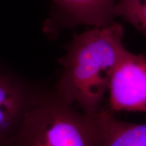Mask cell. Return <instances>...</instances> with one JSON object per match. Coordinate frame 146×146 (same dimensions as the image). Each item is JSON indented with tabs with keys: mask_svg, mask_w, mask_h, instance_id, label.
<instances>
[{
	"mask_svg": "<svg viewBox=\"0 0 146 146\" xmlns=\"http://www.w3.org/2000/svg\"><path fill=\"white\" fill-rule=\"evenodd\" d=\"M41 89L0 66V146L16 132Z\"/></svg>",
	"mask_w": 146,
	"mask_h": 146,
	"instance_id": "cell-4",
	"label": "cell"
},
{
	"mask_svg": "<svg viewBox=\"0 0 146 146\" xmlns=\"http://www.w3.org/2000/svg\"><path fill=\"white\" fill-rule=\"evenodd\" d=\"M124 29L114 23L74 35L58 59L62 66L54 89L62 99L94 115L103 106L113 72L130 53L123 43Z\"/></svg>",
	"mask_w": 146,
	"mask_h": 146,
	"instance_id": "cell-1",
	"label": "cell"
},
{
	"mask_svg": "<svg viewBox=\"0 0 146 146\" xmlns=\"http://www.w3.org/2000/svg\"><path fill=\"white\" fill-rule=\"evenodd\" d=\"M108 108L113 112H146V58L131 52L110 81Z\"/></svg>",
	"mask_w": 146,
	"mask_h": 146,
	"instance_id": "cell-3",
	"label": "cell"
},
{
	"mask_svg": "<svg viewBox=\"0 0 146 146\" xmlns=\"http://www.w3.org/2000/svg\"><path fill=\"white\" fill-rule=\"evenodd\" d=\"M98 112L75 109L54 90L41 89L4 146H102Z\"/></svg>",
	"mask_w": 146,
	"mask_h": 146,
	"instance_id": "cell-2",
	"label": "cell"
},
{
	"mask_svg": "<svg viewBox=\"0 0 146 146\" xmlns=\"http://www.w3.org/2000/svg\"><path fill=\"white\" fill-rule=\"evenodd\" d=\"M115 13L143 35L146 39V0H119Z\"/></svg>",
	"mask_w": 146,
	"mask_h": 146,
	"instance_id": "cell-7",
	"label": "cell"
},
{
	"mask_svg": "<svg viewBox=\"0 0 146 146\" xmlns=\"http://www.w3.org/2000/svg\"><path fill=\"white\" fill-rule=\"evenodd\" d=\"M98 118L102 135V146H146V124L118 120L108 106L100 108Z\"/></svg>",
	"mask_w": 146,
	"mask_h": 146,
	"instance_id": "cell-6",
	"label": "cell"
},
{
	"mask_svg": "<svg viewBox=\"0 0 146 146\" xmlns=\"http://www.w3.org/2000/svg\"><path fill=\"white\" fill-rule=\"evenodd\" d=\"M54 11L45 22L43 31L58 35L64 29L78 25L93 27L114 23L115 0H52Z\"/></svg>",
	"mask_w": 146,
	"mask_h": 146,
	"instance_id": "cell-5",
	"label": "cell"
}]
</instances>
